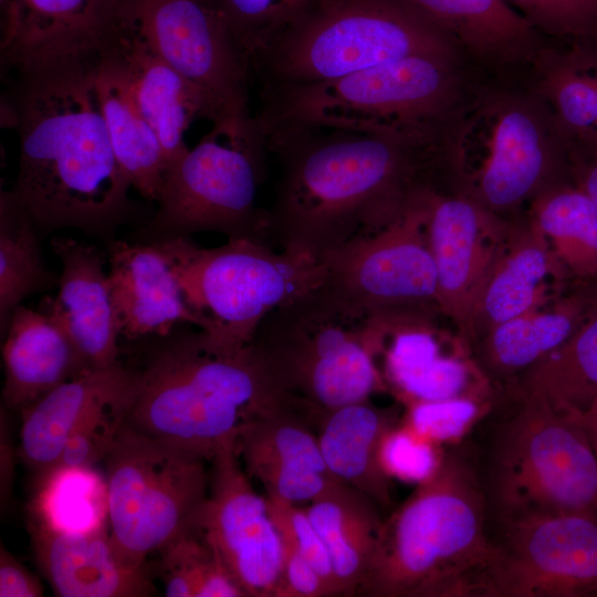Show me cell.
I'll list each match as a JSON object with an SVG mask.
<instances>
[{
    "mask_svg": "<svg viewBox=\"0 0 597 597\" xmlns=\"http://www.w3.org/2000/svg\"><path fill=\"white\" fill-rule=\"evenodd\" d=\"M97 59L15 72L2 98L20 148L11 191L40 234L74 228L111 242L132 211L96 96Z\"/></svg>",
    "mask_w": 597,
    "mask_h": 597,
    "instance_id": "6da1fadb",
    "label": "cell"
},
{
    "mask_svg": "<svg viewBox=\"0 0 597 597\" xmlns=\"http://www.w3.org/2000/svg\"><path fill=\"white\" fill-rule=\"evenodd\" d=\"M262 136L281 170L270 237L318 260L390 223L436 168V140L314 126Z\"/></svg>",
    "mask_w": 597,
    "mask_h": 597,
    "instance_id": "7a4b0ae2",
    "label": "cell"
},
{
    "mask_svg": "<svg viewBox=\"0 0 597 597\" xmlns=\"http://www.w3.org/2000/svg\"><path fill=\"white\" fill-rule=\"evenodd\" d=\"M126 417L134 428L211 461L240 430L295 400L272 381L251 343L223 346L202 329L177 325L145 337Z\"/></svg>",
    "mask_w": 597,
    "mask_h": 597,
    "instance_id": "3957f363",
    "label": "cell"
},
{
    "mask_svg": "<svg viewBox=\"0 0 597 597\" xmlns=\"http://www.w3.org/2000/svg\"><path fill=\"white\" fill-rule=\"evenodd\" d=\"M475 470L444 453L437 471L383 521L357 591L368 597L473 596L494 551Z\"/></svg>",
    "mask_w": 597,
    "mask_h": 597,
    "instance_id": "277c9868",
    "label": "cell"
},
{
    "mask_svg": "<svg viewBox=\"0 0 597 597\" xmlns=\"http://www.w3.org/2000/svg\"><path fill=\"white\" fill-rule=\"evenodd\" d=\"M459 56L416 54L325 82L262 87L260 133L314 126L438 140L467 95Z\"/></svg>",
    "mask_w": 597,
    "mask_h": 597,
    "instance_id": "5b68a950",
    "label": "cell"
},
{
    "mask_svg": "<svg viewBox=\"0 0 597 597\" xmlns=\"http://www.w3.org/2000/svg\"><path fill=\"white\" fill-rule=\"evenodd\" d=\"M438 165L460 192L500 216L568 179V150L546 105L528 90L465 95L438 143Z\"/></svg>",
    "mask_w": 597,
    "mask_h": 597,
    "instance_id": "8992f818",
    "label": "cell"
},
{
    "mask_svg": "<svg viewBox=\"0 0 597 597\" xmlns=\"http://www.w3.org/2000/svg\"><path fill=\"white\" fill-rule=\"evenodd\" d=\"M250 343L282 392L318 410L387 388L373 313L325 284L272 310Z\"/></svg>",
    "mask_w": 597,
    "mask_h": 597,
    "instance_id": "52a82bcc",
    "label": "cell"
},
{
    "mask_svg": "<svg viewBox=\"0 0 597 597\" xmlns=\"http://www.w3.org/2000/svg\"><path fill=\"white\" fill-rule=\"evenodd\" d=\"M416 54L459 56L404 0H310L252 63L262 87L335 80Z\"/></svg>",
    "mask_w": 597,
    "mask_h": 597,
    "instance_id": "ba28073f",
    "label": "cell"
},
{
    "mask_svg": "<svg viewBox=\"0 0 597 597\" xmlns=\"http://www.w3.org/2000/svg\"><path fill=\"white\" fill-rule=\"evenodd\" d=\"M156 244L167 258L198 328L223 346L249 344L275 307L323 284L317 258L265 242L228 239L202 248L189 238Z\"/></svg>",
    "mask_w": 597,
    "mask_h": 597,
    "instance_id": "9c48e42d",
    "label": "cell"
},
{
    "mask_svg": "<svg viewBox=\"0 0 597 597\" xmlns=\"http://www.w3.org/2000/svg\"><path fill=\"white\" fill-rule=\"evenodd\" d=\"M489 490L500 521L531 513L597 516V454L579 416L521 397L494 443Z\"/></svg>",
    "mask_w": 597,
    "mask_h": 597,
    "instance_id": "30bf717a",
    "label": "cell"
},
{
    "mask_svg": "<svg viewBox=\"0 0 597 597\" xmlns=\"http://www.w3.org/2000/svg\"><path fill=\"white\" fill-rule=\"evenodd\" d=\"M108 530L128 564L198 526L209 492L206 460L123 423L105 454Z\"/></svg>",
    "mask_w": 597,
    "mask_h": 597,
    "instance_id": "8fae6325",
    "label": "cell"
},
{
    "mask_svg": "<svg viewBox=\"0 0 597 597\" xmlns=\"http://www.w3.org/2000/svg\"><path fill=\"white\" fill-rule=\"evenodd\" d=\"M119 22L193 86L213 127L263 138L250 109V62L211 0H122Z\"/></svg>",
    "mask_w": 597,
    "mask_h": 597,
    "instance_id": "7c38bea8",
    "label": "cell"
},
{
    "mask_svg": "<svg viewBox=\"0 0 597 597\" xmlns=\"http://www.w3.org/2000/svg\"><path fill=\"white\" fill-rule=\"evenodd\" d=\"M265 143L232 137L212 127L166 174L158 208L139 231L157 243L203 232L265 242L268 210L256 203Z\"/></svg>",
    "mask_w": 597,
    "mask_h": 597,
    "instance_id": "4fadbf2b",
    "label": "cell"
},
{
    "mask_svg": "<svg viewBox=\"0 0 597 597\" xmlns=\"http://www.w3.org/2000/svg\"><path fill=\"white\" fill-rule=\"evenodd\" d=\"M420 186L383 229L328 252L323 284L371 313L439 311L427 235L428 189Z\"/></svg>",
    "mask_w": 597,
    "mask_h": 597,
    "instance_id": "5bb4252c",
    "label": "cell"
},
{
    "mask_svg": "<svg viewBox=\"0 0 597 597\" xmlns=\"http://www.w3.org/2000/svg\"><path fill=\"white\" fill-rule=\"evenodd\" d=\"M500 522L473 596H597V516L531 513Z\"/></svg>",
    "mask_w": 597,
    "mask_h": 597,
    "instance_id": "9a60e30c",
    "label": "cell"
},
{
    "mask_svg": "<svg viewBox=\"0 0 597 597\" xmlns=\"http://www.w3.org/2000/svg\"><path fill=\"white\" fill-rule=\"evenodd\" d=\"M512 224L462 193L428 189L427 235L437 269V306L468 339Z\"/></svg>",
    "mask_w": 597,
    "mask_h": 597,
    "instance_id": "2e32d148",
    "label": "cell"
},
{
    "mask_svg": "<svg viewBox=\"0 0 597 597\" xmlns=\"http://www.w3.org/2000/svg\"><path fill=\"white\" fill-rule=\"evenodd\" d=\"M209 492L198 519L214 551L247 597H273L282 561V540L265 496L241 468L235 442L211 459Z\"/></svg>",
    "mask_w": 597,
    "mask_h": 597,
    "instance_id": "e0dca14e",
    "label": "cell"
},
{
    "mask_svg": "<svg viewBox=\"0 0 597 597\" xmlns=\"http://www.w3.org/2000/svg\"><path fill=\"white\" fill-rule=\"evenodd\" d=\"M122 0H13L4 4L1 65L14 72L95 59L119 25Z\"/></svg>",
    "mask_w": 597,
    "mask_h": 597,
    "instance_id": "ac0fdd59",
    "label": "cell"
},
{
    "mask_svg": "<svg viewBox=\"0 0 597 597\" xmlns=\"http://www.w3.org/2000/svg\"><path fill=\"white\" fill-rule=\"evenodd\" d=\"M383 377L402 404L472 398L485 400L489 376L462 354L446 353L431 313H375Z\"/></svg>",
    "mask_w": 597,
    "mask_h": 597,
    "instance_id": "d6986e66",
    "label": "cell"
},
{
    "mask_svg": "<svg viewBox=\"0 0 597 597\" xmlns=\"http://www.w3.org/2000/svg\"><path fill=\"white\" fill-rule=\"evenodd\" d=\"M312 423L311 408L285 405L248 422L238 433L237 453L266 496L310 503L343 481L327 468Z\"/></svg>",
    "mask_w": 597,
    "mask_h": 597,
    "instance_id": "ffe728a7",
    "label": "cell"
},
{
    "mask_svg": "<svg viewBox=\"0 0 597 597\" xmlns=\"http://www.w3.org/2000/svg\"><path fill=\"white\" fill-rule=\"evenodd\" d=\"M51 249L62 264L59 291L44 297L39 310L65 328L91 369L121 365V334L103 255L71 238H53Z\"/></svg>",
    "mask_w": 597,
    "mask_h": 597,
    "instance_id": "44dd1931",
    "label": "cell"
},
{
    "mask_svg": "<svg viewBox=\"0 0 597 597\" xmlns=\"http://www.w3.org/2000/svg\"><path fill=\"white\" fill-rule=\"evenodd\" d=\"M29 533L36 563L61 597H145L156 589L146 565L126 563L105 527L62 531L35 517Z\"/></svg>",
    "mask_w": 597,
    "mask_h": 597,
    "instance_id": "7402d4cb",
    "label": "cell"
},
{
    "mask_svg": "<svg viewBox=\"0 0 597 597\" xmlns=\"http://www.w3.org/2000/svg\"><path fill=\"white\" fill-rule=\"evenodd\" d=\"M108 283L119 334L129 341L165 336L179 324L198 326L176 276L154 243H108Z\"/></svg>",
    "mask_w": 597,
    "mask_h": 597,
    "instance_id": "603a6c76",
    "label": "cell"
},
{
    "mask_svg": "<svg viewBox=\"0 0 597 597\" xmlns=\"http://www.w3.org/2000/svg\"><path fill=\"white\" fill-rule=\"evenodd\" d=\"M102 53L121 69L139 112L158 135L169 168L189 149L185 133L192 119L203 117L198 92L121 22Z\"/></svg>",
    "mask_w": 597,
    "mask_h": 597,
    "instance_id": "cb8c5ba5",
    "label": "cell"
},
{
    "mask_svg": "<svg viewBox=\"0 0 597 597\" xmlns=\"http://www.w3.org/2000/svg\"><path fill=\"white\" fill-rule=\"evenodd\" d=\"M2 355V398L7 407L20 411L63 383L93 370L59 322L22 304L10 317Z\"/></svg>",
    "mask_w": 597,
    "mask_h": 597,
    "instance_id": "d4e9b609",
    "label": "cell"
},
{
    "mask_svg": "<svg viewBox=\"0 0 597 597\" xmlns=\"http://www.w3.org/2000/svg\"><path fill=\"white\" fill-rule=\"evenodd\" d=\"M533 92L567 150L597 149V41L549 42L528 63Z\"/></svg>",
    "mask_w": 597,
    "mask_h": 597,
    "instance_id": "484cf974",
    "label": "cell"
},
{
    "mask_svg": "<svg viewBox=\"0 0 597 597\" xmlns=\"http://www.w3.org/2000/svg\"><path fill=\"white\" fill-rule=\"evenodd\" d=\"M457 48L483 64L530 63L548 44L502 0H404Z\"/></svg>",
    "mask_w": 597,
    "mask_h": 597,
    "instance_id": "4316f807",
    "label": "cell"
},
{
    "mask_svg": "<svg viewBox=\"0 0 597 597\" xmlns=\"http://www.w3.org/2000/svg\"><path fill=\"white\" fill-rule=\"evenodd\" d=\"M130 380L122 364L88 370L63 383L21 410L19 455L36 481L56 463L69 438L98 405L112 398Z\"/></svg>",
    "mask_w": 597,
    "mask_h": 597,
    "instance_id": "83f0119b",
    "label": "cell"
},
{
    "mask_svg": "<svg viewBox=\"0 0 597 597\" xmlns=\"http://www.w3.org/2000/svg\"><path fill=\"white\" fill-rule=\"evenodd\" d=\"M597 308V281L584 284L544 312L530 311L503 322L482 337L483 370L517 378L563 345Z\"/></svg>",
    "mask_w": 597,
    "mask_h": 597,
    "instance_id": "f1b7e54d",
    "label": "cell"
},
{
    "mask_svg": "<svg viewBox=\"0 0 597 597\" xmlns=\"http://www.w3.org/2000/svg\"><path fill=\"white\" fill-rule=\"evenodd\" d=\"M395 422L391 411L377 408L369 399L324 410L316 421L329 471L381 507L391 503V479L381 468L379 444Z\"/></svg>",
    "mask_w": 597,
    "mask_h": 597,
    "instance_id": "f546056e",
    "label": "cell"
},
{
    "mask_svg": "<svg viewBox=\"0 0 597 597\" xmlns=\"http://www.w3.org/2000/svg\"><path fill=\"white\" fill-rule=\"evenodd\" d=\"M545 235L530 221L513 226L488 280L476 312L473 338L496 325L533 311L547 277H565Z\"/></svg>",
    "mask_w": 597,
    "mask_h": 597,
    "instance_id": "4dcf8cb0",
    "label": "cell"
},
{
    "mask_svg": "<svg viewBox=\"0 0 597 597\" xmlns=\"http://www.w3.org/2000/svg\"><path fill=\"white\" fill-rule=\"evenodd\" d=\"M94 85L119 167L144 198L158 201L168 170L160 140L139 112L121 69L106 53L96 61Z\"/></svg>",
    "mask_w": 597,
    "mask_h": 597,
    "instance_id": "1f68e13d",
    "label": "cell"
},
{
    "mask_svg": "<svg viewBox=\"0 0 597 597\" xmlns=\"http://www.w3.org/2000/svg\"><path fill=\"white\" fill-rule=\"evenodd\" d=\"M377 505L342 481L304 507L329 554L338 595L357 594L366 576L383 524Z\"/></svg>",
    "mask_w": 597,
    "mask_h": 597,
    "instance_id": "d6a6232c",
    "label": "cell"
},
{
    "mask_svg": "<svg viewBox=\"0 0 597 597\" xmlns=\"http://www.w3.org/2000/svg\"><path fill=\"white\" fill-rule=\"evenodd\" d=\"M520 396L575 415L597 399V308L558 348L517 377Z\"/></svg>",
    "mask_w": 597,
    "mask_h": 597,
    "instance_id": "836d02e7",
    "label": "cell"
},
{
    "mask_svg": "<svg viewBox=\"0 0 597 597\" xmlns=\"http://www.w3.org/2000/svg\"><path fill=\"white\" fill-rule=\"evenodd\" d=\"M530 222L547 239L567 273L597 281V203L569 179L532 200Z\"/></svg>",
    "mask_w": 597,
    "mask_h": 597,
    "instance_id": "e575fe53",
    "label": "cell"
},
{
    "mask_svg": "<svg viewBox=\"0 0 597 597\" xmlns=\"http://www.w3.org/2000/svg\"><path fill=\"white\" fill-rule=\"evenodd\" d=\"M57 277L49 271L40 232L11 190L0 195V327L6 334L13 311L31 294L50 290Z\"/></svg>",
    "mask_w": 597,
    "mask_h": 597,
    "instance_id": "d590c367",
    "label": "cell"
},
{
    "mask_svg": "<svg viewBox=\"0 0 597 597\" xmlns=\"http://www.w3.org/2000/svg\"><path fill=\"white\" fill-rule=\"evenodd\" d=\"M36 484L31 516L62 531L83 532L106 526V482L93 468L55 470Z\"/></svg>",
    "mask_w": 597,
    "mask_h": 597,
    "instance_id": "8d00e7d4",
    "label": "cell"
},
{
    "mask_svg": "<svg viewBox=\"0 0 597 597\" xmlns=\"http://www.w3.org/2000/svg\"><path fill=\"white\" fill-rule=\"evenodd\" d=\"M132 386L130 373L127 386L98 405L77 426L50 472L62 469L93 468L98 461H103L126 420Z\"/></svg>",
    "mask_w": 597,
    "mask_h": 597,
    "instance_id": "74e56055",
    "label": "cell"
},
{
    "mask_svg": "<svg viewBox=\"0 0 597 597\" xmlns=\"http://www.w3.org/2000/svg\"><path fill=\"white\" fill-rule=\"evenodd\" d=\"M252 63L310 0H211Z\"/></svg>",
    "mask_w": 597,
    "mask_h": 597,
    "instance_id": "f35d334b",
    "label": "cell"
},
{
    "mask_svg": "<svg viewBox=\"0 0 597 597\" xmlns=\"http://www.w3.org/2000/svg\"><path fill=\"white\" fill-rule=\"evenodd\" d=\"M546 41H597V0H502Z\"/></svg>",
    "mask_w": 597,
    "mask_h": 597,
    "instance_id": "ab89813d",
    "label": "cell"
},
{
    "mask_svg": "<svg viewBox=\"0 0 597 597\" xmlns=\"http://www.w3.org/2000/svg\"><path fill=\"white\" fill-rule=\"evenodd\" d=\"M402 423L417 434L437 443L461 439L483 415L485 400L449 398L418 400L405 405Z\"/></svg>",
    "mask_w": 597,
    "mask_h": 597,
    "instance_id": "60d3db41",
    "label": "cell"
},
{
    "mask_svg": "<svg viewBox=\"0 0 597 597\" xmlns=\"http://www.w3.org/2000/svg\"><path fill=\"white\" fill-rule=\"evenodd\" d=\"M439 444L417 434L402 422L391 426L379 444V461L390 479L419 484L440 465Z\"/></svg>",
    "mask_w": 597,
    "mask_h": 597,
    "instance_id": "b9f144b4",
    "label": "cell"
},
{
    "mask_svg": "<svg viewBox=\"0 0 597 597\" xmlns=\"http://www.w3.org/2000/svg\"><path fill=\"white\" fill-rule=\"evenodd\" d=\"M159 573L168 597H195L196 587L216 556L199 526L182 534L160 552Z\"/></svg>",
    "mask_w": 597,
    "mask_h": 597,
    "instance_id": "7bdbcfd3",
    "label": "cell"
},
{
    "mask_svg": "<svg viewBox=\"0 0 597 597\" xmlns=\"http://www.w3.org/2000/svg\"><path fill=\"white\" fill-rule=\"evenodd\" d=\"M269 514L281 540L310 562L339 596L327 548L304 507L276 498L266 496Z\"/></svg>",
    "mask_w": 597,
    "mask_h": 597,
    "instance_id": "ee69618b",
    "label": "cell"
},
{
    "mask_svg": "<svg viewBox=\"0 0 597 597\" xmlns=\"http://www.w3.org/2000/svg\"><path fill=\"white\" fill-rule=\"evenodd\" d=\"M333 593L323 577L295 549L282 541V561L273 597H324Z\"/></svg>",
    "mask_w": 597,
    "mask_h": 597,
    "instance_id": "f6af8a7d",
    "label": "cell"
},
{
    "mask_svg": "<svg viewBox=\"0 0 597 597\" xmlns=\"http://www.w3.org/2000/svg\"><path fill=\"white\" fill-rule=\"evenodd\" d=\"M42 595L43 588L38 577L1 544L0 597H40Z\"/></svg>",
    "mask_w": 597,
    "mask_h": 597,
    "instance_id": "bcb514c9",
    "label": "cell"
},
{
    "mask_svg": "<svg viewBox=\"0 0 597 597\" xmlns=\"http://www.w3.org/2000/svg\"><path fill=\"white\" fill-rule=\"evenodd\" d=\"M569 180L597 203V149L568 150Z\"/></svg>",
    "mask_w": 597,
    "mask_h": 597,
    "instance_id": "7dc6e473",
    "label": "cell"
},
{
    "mask_svg": "<svg viewBox=\"0 0 597 597\" xmlns=\"http://www.w3.org/2000/svg\"><path fill=\"white\" fill-rule=\"evenodd\" d=\"M593 448H597V399L582 415H578Z\"/></svg>",
    "mask_w": 597,
    "mask_h": 597,
    "instance_id": "c3c4849f",
    "label": "cell"
},
{
    "mask_svg": "<svg viewBox=\"0 0 597 597\" xmlns=\"http://www.w3.org/2000/svg\"><path fill=\"white\" fill-rule=\"evenodd\" d=\"M11 1H13V0H1L2 4H6V3L11 2Z\"/></svg>",
    "mask_w": 597,
    "mask_h": 597,
    "instance_id": "681fc988",
    "label": "cell"
},
{
    "mask_svg": "<svg viewBox=\"0 0 597 597\" xmlns=\"http://www.w3.org/2000/svg\"><path fill=\"white\" fill-rule=\"evenodd\" d=\"M594 450H595V452H596V454H597V448H594Z\"/></svg>",
    "mask_w": 597,
    "mask_h": 597,
    "instance_id": "f907efd6",
    "label": "cell"
}]
</instances>
